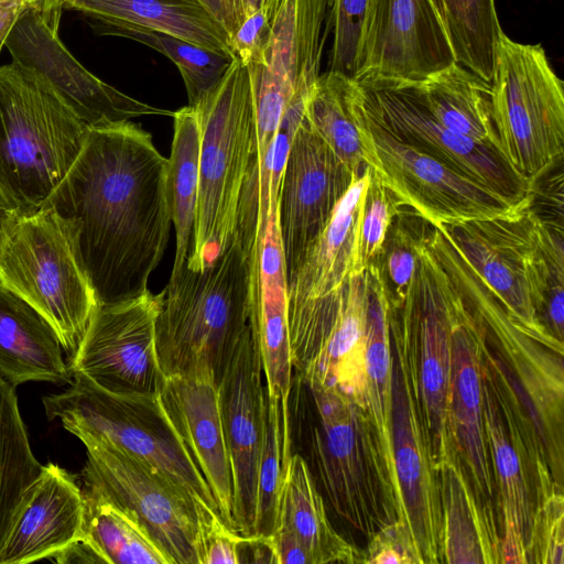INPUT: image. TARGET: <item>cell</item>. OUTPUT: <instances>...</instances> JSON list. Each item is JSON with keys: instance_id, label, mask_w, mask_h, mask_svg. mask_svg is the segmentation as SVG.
<instances>
[{"instance_id": "obj_1", "label": "cell", "mask_w": 564, "mask_h": 564, "mask_svg": "<svg viewBox=\"0 0 564 564\" xmlns=\"http://www.w3.org/2000/svg\"><path fill=\"white\" fill-rule=\"evenodd\" d=\"M167 159L130 120L89 128L74 164L42 206L70 226L99 304L142 295L172 221Z\"/></svg>"}, {"instance_id": "obj_2", "label": "cell", "mask_w": 564, "mask_h": 564, "mask_svg": "<svg viewBox=\"0 0 564 564\" xmlns=\"http://www.w3.org/2000/svg\"><path fill=\"white\" fill-rule=\"evenodd\" d=\"M248 280V259L237 232L203 271L185 263L170 278L155 323L165 377H204L219 384L249 326Z\"/></svg>"}, {"instance_id": "obj_3", "label": "cell", "mask_w": 564, "mask_h": 564, "mask_svg": "<svg viewBox=\"0 0 564 564\" xmlns=\"http://www.w3.org/2000/svg\"><path fill=\"white\" fill-rule=\"evenodd\" d=\"M88 129L41 74L14 62L0 66V186L21 214L48 199Z\"/></svg>"}, {"instance_id": "obj_4", "label": "cell", "mask_w": 564, "mask_h": 564, "mask_svg": "<svg viewBox=\"0 0 564 564\" xmlns=\"http://www.w3.org/2000/svg\"><path fill=\"white\" fill-rule=\"evenodd\" d=\"M199 187L187 267L203 271L232 241L243 186L254 159V106L248 68L234 57L196 105Z\"/></svg>"}, {"instance_id": "obj_5", "label": "cell", "mask_w": 564, "mask_h": 564, "mask_svg": "<svg viewBox=\"0 0 564 564\" xmlns=\"http://www.w3.org/2000/svg\"><path fill=\"white\" fill-rule=\"evenodd\" d=\"M304 384L317 414L310 451L323 489L335 512L369 539L380 528L403 518L395 480L375 424L367 410L338 390Z\"/></svg>"}, {"instance_id": "obj_6", "label": "cell", "mask_w": 564, "mask_h": 564, "mask_svg": "<svg viewBox=\"0 0 564 564\" xmlns=\"http://www.w3.org/2000/svg\"><path fill=\"white\" fill-rule=\"evenodd\" d=\"M72 377L68 389L43 398L50 421H59L84 445L102 443L139 458L218 512L216 500L159 393H115L80 373Z\"/></svg>"}, {"instance_id": "obj_7", "label": "cell", "mask_w": 564, "mask_h": 564, "mask_svg": "<svg viewBox=\"0 0 564 564\" xmlns=\"http://www.w3.org/2000/svg\"><path fill=\"white\" fill-rule=\"evenodd\" d=\"M0 285L34 307L76 352L98 300L73 230L51 206L21 214L0 245Z\"/></svg>"}, {"instance_id": "obj_8", "label": "cell", "mask_w": 564, "mask_h": 564, "mask_svg": "<svg viewBox=\"0 0 564 564\" xmlns=\"http://www.w3.org/2000/svg\"><path fill=\"white\" fill-rule=\"evenodd\" d=\"M490 88L501 155L534 186L563 156V80L540 44L519 43L502 31Z\"/></svg>"}, {"instance_id": "obj_9", "label": "cell", "mask_w": 564, "mask_h": 564, "mask_svg": "<svg viewBox=\"0 0 564 564\" xmlns=\"http://www.w3.org/2000/svg\"><path fill=\"white\" fill-rule=\"evenodd\" d=\"M446 268L480 317L486 338L534 429L552 478L563 487V355L523 332L460 251L448 257Z\"/></svg>"}, {"instance_id": "obj_10", "label": "cell", "mask_w": 564, "mask_h": 564, "mask_svg": "<svg viewBox=\"0 0 564 564\" xmlns=\"http://www.w3.org/2000/svg\"><path fill=\"white\" fill-rule=\"evenodd\" d=\"M357 120L366 164L403 206L433 225L516 219L532 206L456 172L399 139L371 108L362 87Z\"/></svg>"}, {"instance_id": "obj_11", "label": "cell", "mask_w": 564, "mask_h": 564, "mask_svg": "<svg viewBox=\"0 0 564 564\" xmlns=\"http://www.w3.org/2000/svg\"><path fill=\"white\" fill-rule=\"evenodd\" d=\"M392 360L391 441L395 481L423 564L444 563L437 470L421 408L415 329L404 301L389 307Z\"/></svg>"}, {"instance_id": "obj_12", "label": "cell", "mask_w": 564, "mask_h": 564, "mask_svg": "<svg viewBox=\"0 0 564 564\" xmlns=\"http://www.w3.org/2000/svg\"><path fill=\"white\" fill-rule=\"evenodd\" d=\"M369 175L367 165L288 279L289 337L297 376L312 366L324 347L354 274L357 220Z\"/></svg>"}, {"instance_id": "obj_13", "label": "cell", "mask_w": 564, "mask_h": 564, "mask_svg": "<svg viewBox=\"0 0 564 564\" xmlns=\"http://www.w3.org/2000/svg\"><path fill=\"white\" fill-rule=\"evenodd\" d=\"M332 2L281 0L262 63L246 66L254 106V165L267 156L289 102L308 94L321 75Z\"/></svg>"}, {"instance_id": "obj_14", "label": "cell", "mask_w": 564, "mask_h": 564, "mask_svg": "<svg viewBox=\"0 0 564 564\" xmlns=\"http://www.w3.org/2000/svg\"><path fill=\"white\" fill-rule=\"evenodd\" d=\"M62 11L59 0H39L21 13L4 43L12 62L41 74L88 128L141 116H173V111L132 98L86 69L59 37Z\"/></svg>"}, {"instance_id": "obj_15", "label": "cell", "mask_w": 564, "mask_h": 564, "mask_svg": "<svg viewBox=\"0 0 564 564\" xmlns=\"http://www.w3.org/2000/svg\"><path fill=\"white\" fill-rule=\"evenodd\" d=\"M82 477L91 489L133 514L173 564H198L195 498L139 458L102 443H87Z\"/></svg>"}, {"instance_id": "obj_16", "label": "cell", "mask_w": 564, "mask_h": 564, "mask_svg": "<svg viewBox=\"0 0 564 564\" xmlns=\"http://www.w3.org/2000/svg\"><path fill=\"white\" fill-rule=\"evenodd\" d=\"M455 63L436 0H369L354 77L360 85L413 84Z\"/></svg>"}, {"instance_id": "obj_17", "label": "cell", "mask_w": 564, "mask_h": 564, "mask_svg": "<svg viewBox=\"0 0 564 564\" xmlns=\"http://www.w3.org/2000/svg\"><path fill=\"white\" fill-rule=\"evenodd\" d=\"M162 292L98 304L86 333L70 358L69 369L115 393H159L161 370L155 323Z\"/></svg>"}, {"instance_id": "obj_18", "label": "cell", "mask_w": 564, "mask_h": 564, "mask_svg": "<svg viewBox=\"0 0 564 564\" xmlns=\"http://www.w3.org/2000/svg\"><path fill=\"white\" fill-rule=\"evenodd\" d=\"M429 227L419 245L416 271L404 301L414 323L421 408L436 467L457 456L447 417L457 290L426 242Z\"/></svg>"}, {"instance_id": "obj_19", "label": "cell", "mask_w": 564, "mask_h": 564, "mask_svg": "<svg viewBox=\"0 0 564 564\" xmlns=\"http://www.w3.org/2000/svg\"><path fill=\"white\" fill-rule=\"evenodd\" d=\"M355 177L304 116L289 150L278 202L286 282Z\"/></svg>"}, {"instance_id": "obj_20", "label": "cell", "mask_w": 564, "mask_h": 564, "mask_svg": "<svg viewBox=\"0 0 564 564\" xmlns=\"http://www.w3.org/2000/svg\"><path fill=\"white\" fill-rule=\"evenodd\" d=\"M360 86L382 123L399 139L513 200L532 204L533 185L494 148L443 127L406 87Z\"/></svg>"}, {"instance_id": "obj_21", "label": "cell", "mask_w": 564, "mask_h": 564, "mask_svg": "<svg viewBox=\"0 0 564 564\" xmlns=\"http://www.w3.org/2000/svg\"><path fill=\"white\" fill-rule=\"evenodd\" d=\"M452 281L454 282L453 279ZM454 284L457 301L452 328L448 427L453 445L481 511L497 523L498 496L482 412L480 355L485 328L471 304L457 284Z\"/></svg>"}, {"instance_id": "obj_22", "label": "cell", "mask_w": 564, "mask_h": 564, "mask_svg": "<svg viewBox=\"0 0 564 564\" xmlns=\"http://www.w3.org/2000/svg\"><path fill=\"white\" fill-rule=\"evenodd\" d=\"M532 221L530 207L516 219H476L442 225L523 332L563 355V341L542 325L530 292L528 267Z\"/></svg>"}, {"instance_id": "obj_23", "label": "cell", "mask_w": 564, "mask_h": 564, "mask_svg": "<svg viewBox=\"0 0 564 564\" xmlns=\"http://www.w3.org/2000/svg\"><path fill=\"white\" fill-rule=\"evenodd\" d=\"M225 438L232 470L236 532L254 535L257 471L263 435L264 382L250 325L218 384Z\"/></svg>"}, {"instance_id": "obj_24", "label": "cell", "mask_w": 564, "mask_h": 564, "mask_svg": "<svg viewBox=\"0 0 564 564\" xmlns=\"http://www.w3.org/2000/svg\"><path fill=\"white\" fill-rule=\"evenodd\" d=\"M276 213L271 216L261 245L248 259L249 325L261 358L264 388L281 416L290 422L293 361L289 337L288 282Z\"/></svg>"}, {"instance_id": "obj_25", "label": "cell", "mask_w": 564, "mask_h": 564, "mask_svg": "<svg viewBox=\"0 0 564 564\" xmlns=\"http://www.w3.org/2000/svg\"><path fill=\"white\" fill-rule=\"evenodd\" d=\"M85 497L75 476L47 463L25 490L0 549V564L54 555L84 535Z\"/></svg>"}, {"instance_id": "obj_26", "label": "cell", "mask_w": 564, "mask_h": 564, "mask_svg": "<svg viewBox=\"0 0 564 564\" xmlns=\"http://www.w3.org/2000/svg\"><path fill=\"white\" fill-rule=\"evenodd\" d=\"M160 401L205 478L228 528L232 520V470L223 426L218 384L212 378L165 377Z\"/></svg>"}, {"instance_id": "obj_27", "label": "cell", "mask_w": 564, "mask_h": 564, "mask_svg": "<svg viewBox=\"0 0 564 564\" xmlns=\"http://www.w3.org/2000/svg\"><path fill=\"white\" fill-rule=\"evenodd\" d=\"M369 311L367 271L351 274L324 347L302 382L333 388L367 410L366 345Z\"/></svg>"}, {"instance_id": "obj_28", "label": "cell", "mask_w": 564, "mask_h": 564, "mask_svg": "<svg viewBox=\"0 0 564 564\" xmlns=\"http://www.w3.org/2000/svg\"><path fill=\"white\" fill-rule=\"evenodd\" d=\"M63 350L52 325L0 285V377L14 387L29 381L70 382Z\"/></svg>"}, {"instance_id": "obj_29", "label": "cell", "mask_w": 564, "mask_h": 564, "mask_svg": "<svg viewBox=\"0 0 564 564\" xmlns=\"http://www.w3.org/2000/svg\"><path fill=\"white\" fill-rule=\"evenodd\" d=\"M94 30L126 23L164 32L234 57L230 39L199 0H59Z\"/></svg>"}, {"instance_id": "obj_30", "label": "cell", "mask_w": 564, "mask_h": 564, "mask_svg": "<svg viewBox=\"0 0 564 564\" xmlns=\"http://www.w3.org/2000/svg\"><path fill=\"white\" fill-rule=\"evenodd\" d=\"M443 557L447 564H500L497 523L480 509L458 455L436 466Z\"/></svg>"}, {"instance_id": "obj_31", "label": "cell", "mask_w": 564, "mask_h": 564, "mask_svg": "<svg viewBox=\"0 0 564 564\" xmlns=\"http://www.w3.org/2000/svg\"><path fill=\"white\" fill-rule=\"evenodd\" d=\"M278 524L289 528L312 564L365 562L364 550L345 540L330 524L306 460L292 453L281 491Z\"/></svg>"}, {"instance_id": "obj_32", "label": "cell", "mask_w": 564, "mask_h": 564, "mask_svg": "<svg viewBox=\"0 0 564 564\" xmlns=\"http://www.w3.org/2000/svg\"><path fill=\"white\" fill-rule=\"evenodd\" d=\"M402 86L443 127L487 144L501 155L492 121L489 83L455 63L424 80Z\"/></svg>"}, {"instance_id": "obj_33", "label": "cell", "mask_w": 564, "mask_h": 564, "mask_svg": "<svg viewBox=\"0 0 564 564\" xmlns=\"http://www.w3.org/2000/svg\"><path fill=\"white\" fill-rule=\"evenodd\" d=\"M360 93L354 78L327 70L312 86L304 110L310 126L354 176L367 166L357 120Z\"/></svg>"}, {"instance_id": "obj_34", "label": "cell", "mask_w": 564, "mask_h": 564, "mask_svg": "<svg viewBox=\"0 0 564 564\" xmlns=\"http://www.w3.org/2000/svg\"><path fill=\"white\" fill-rule=\"evenodd\" d=\"M174 134L167 159V194L176 249L171 278L186 263L196 219L199 187L200 127L196 110L186 106L173 111Z\"/></svg>"}, {"instance_id": "obj_35", "label": "cell", "mask_w": 564, "mask_h": 564, "mask_svg": "<svg viewBox=\"0 0 564 564\" xmlns=\"http://www.w3.org/2000/svg\"><path fill=\"white\" fill-rule=\"evenodd\" d=\"M366 271L369 281L366 345L367 411L375 424L384 456L395 480L391 441L392 360L389 302L377 269L369 264Z\"/></svg>"}, {"instance_id": "obj_36", "label": "cell", "mask_w": 564, "mask_h": 564, "mask_svg": "<svg viewBox=\"0 0 564 564\" xmlns=\"http://www.w3.org/2000/svg\"><path fill=\"white\" fill-rule=\"evenodd\" d=\"M84 538L108 564H173L142 523L95 490L86 488Z\"/></svg>"}, {"instance_id": "obj_37", "label": "cell", "mask_w": 564, "mask_h": 564, "mask_svg": "<svg viewBox=\"0 0 564 564\" xmlns=\"http://www.w3.org/2000/svg\"><path fill=\"white\" fill-rule=\"evenodd\" d=\"M41 469L20 414L15 387L0 377V549L25 490Z\"/></svg>"}, {"instance_id": "obj_38", "label": "cell", "mask_w": 564, "mask_h": 564, "mask_svg": "<svg viewBox=\"0 0 564 564\" xmlns=\"http://www.w3.org/2000/svg\"><path fill=\"white\" fill-rule=\"evenodd\" d=\"M147 45L172 61L184 82L188 106H196L220 80L234 57L202 47L181 37L126 23H106L93 30Z\"/></svg>"}, {"instance_id": "obj_39", "label": "cell", "mask_w": 564, "mask_h": 564, "mask_svg": "<svg viewBox=\"0 0 564 564\" xmlns=\"http://www.w3.org/2000/svg\"><path fill=\"white\" fill-rule=\"evenodd\" d=\"M456 61L490 84L502 29L495 0H436Z\"/></svg>"}, {"instance_id": "obj_40", "label": "cell", "mask_w": 564, "mask_h": 564, "mask_svg": "<svg viewBox=\"0 0 564 564\" xmlns=\"http://www.w3.org/2000/svg\"><path fill=\"white\" fill-rule=\"evenodd\" d=\"M531 296L542 325L558 340L564 333L563 228L533 212L532 248L528 267Z\"/></svg>"}, {"instance_id": "obj_41", "label": "cell", "mask_w": 564, "mask_h": 564, "mask_svg": "<svg viewBox=\"0 0 564 564\" xmlns=\"http://www.w3.org/2000/svg\"><path fill=\"white\" fill-rule=\"evenodd\" d=\"M291 426L264 388L263 435L257 471L254 535L270 536L278 523L281 491L292 454Z\"/></svg>"}, {"instance_id": "obj_42", "label": "cell", "mask_w": 564, "mask_h": 564, "mask_svg": "<svg viewBox=\"0 0 564 564\" xmlns=\"http://www.w3.org/2000/svg\"><path fill=\"white\" fill-rule=\"evenodd\" d=\"M429 221L410 207H404L392 219L379 254L372 264L381 279L390 307L405 300L414 278L419 245Z\"/></svg>"}, {"instance_id": "obj_43", "label": "cell", "mask_w": 564, "mask_h": 564, "mask_svg": "<svg viewBox=\"0 0 564 564\" xmlns=\"http://www.w3.org/2000/svg\"><path fill=\"white\" fill-rule=\"evenodd\" d=\"M404 207L370 169L357 220L354 274L365 272L375 261L392 219Z\"/></svg>"}, {"instance_id": "obj_44", "label": "cell", "mask_w": 564, "mask_h": 564, "mask_svg": "<svg viewBox=\"0 0 564 564\" xmlns=\"http://www.w3.org/2000/svg\"><path fill=\"white\" fill-rule=\"evenodd\" d=\"M533 563L564 564V499L549 473L535 484Z\"/></svg>"}, {"instance_id": "obj_45", "label": "cell", "mask_w": 564, "mask_h": 564, "mask_svg": "<svg viewBox=\"0 0 564 564\" xmlns=\"http://www.w3.org/2000/svg\"><path fill=\"white\" fill-rule=\"evenodd\" d=\"M369 0H333L329 28L333 44L328 70L355 77Z\"/></svg>"}, {"instance_id": "obj_46", "label": "cell", "mask_w": 564, "mask_h": 564, "mask_svg": "<svg viewBox=\"0 0 564 564\" xmlns=\"http://www.w3.org/2000/svg\"><path fill=\"white\" fill-rule=\"evenodd\" d=\"M243 535L231 530L219 513L195 499V552L198 564H240Z\"/></svg>"}, {"instance_id": "obj_47", "label": "cell", "mask_w": 564, "mask_h": 564, "mask_svg": "<svg viewBox=\"0 0 564 564\" xmlns=\"http://www.w3.org/2000/svg\"><path fill=\"white\" fill-rule=\"evenodd\" d=\"M365 564H423L411 530L403 518L386 524L370 538Z\"/></svg>"}, {"instance_id": "obj_48", "label": "cell", "mask_w": 564, "mask_h": 564, "mask_svg": "<svg viewBox=\"0 0 564 564\" xmlns=\"http://www.w3.org/2000/svg\"><path fill=\"white\" fill-rule=\"evenodd\" d=\"M273 19L265 11L258 10L246 17L232 34V54L242 65L248 67L262 63Z\"/></svg>"}, {"instance_id": "obj_49", "label": "cell", "mask_w": 564, "mask_h": 564, "mask_svg": "<svg viewBox=\"0 0 564 564\" xmlns=\"http://www.w3.org/2000/svg\"><path fill=\"white\" fill-rule=\"evenodd\" d=\"M270 540L275 564H312L301 541L285 525L278 524Z\"/></svg>"}, {"instance_id": "obj_50", "label": "cell", "mask_w": 564, "mask_h": 564, "mask_svg": "<svg viewBox=\"0 0 564 564\" xmlns=\"http://www.w3.org/2000/svg\"><path fill=\"white\" fill-rule=\"evenodd\" d=\"M499 519L502 525V535L500 536V564L531 563L529 552L513 520L506 514H501Z\"/></svg>"}, {"instance_id": "obj_51", "label": "cell", "mask_w": 564, "mask_h": 564, "mask_svg": "<svg viewBox=\"0 0 564 564\" xmlns=\"http://www.w3.org/2000/svg\"><path fill=\"white\" fill-rule=\"evenodd\" d=\"M224 28L229 39L242 22L240 0H199Z\"/></svg>"}, {"instance_id": "obj_52", "label": "cell", "mask_w": 564, "mask_h": 564, "mask_svg": "<svg viewBox=\"0 0 564 564\" xmlns=\"http://www.w3.org/2000/svg\"><path fill=\"white\" fill-rule=\"evenodd\" d=\"M51 560L57 563H102L97 552L85 540L84 535L54 555Z\"/></svg>"}, {"instance_id": "obj_53", "label": "cell", "mask_w": 564, "mask_h": 564, "mask_svg": "<svg viewBox=\"0 0 564 564\" xmlns=\"http://www.w3.org/2000/svg\"><path fill=\"white\" fill-rule=\"evenodd\" d=\"M39 0H0V52L7 36L21 13Z\"/></svg>"}, {"instance_id": "obj_54", "label": "cell", "mask_w": 564, "mask_h": 564, "mask_svg": "<svg viewBox=\"0 0 564 564\" xmlns=\"http://www.w3.org/2000/svg\"><path fill=\"white\" fill-rule=\"evenodd\" d=\"M20 215L21 212L15 203L0 186V245L9 228Z\"/></svg>"}, {"instance_id": "obj_55", "label": "cell", "mask_w": 564, "mask_h": 564, "mask_svg": "<svg viewBox=\"0 0 564 564\" xmlns=\"http://www.w3.org/2000/svg\"><path fill=\"white\" fill-rule=\"evenodd\" d=\"M242 20L258 10L265 11L274 18L281 0H240Z\"/></svg>"}]
</instances>
